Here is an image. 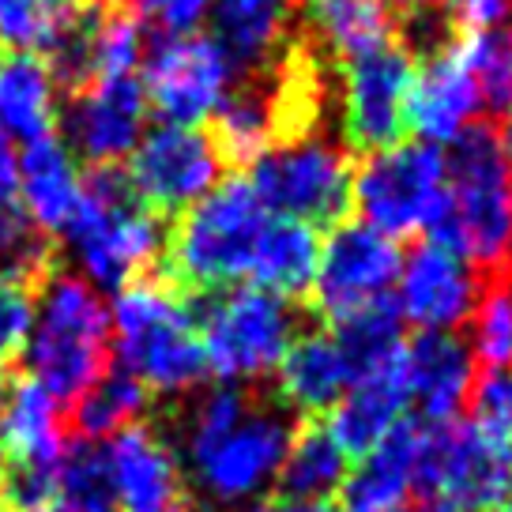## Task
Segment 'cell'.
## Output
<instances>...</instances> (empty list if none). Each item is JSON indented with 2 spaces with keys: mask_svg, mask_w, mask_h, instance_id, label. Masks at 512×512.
Instances as JSON below:
<instances>
[{
  "mask_svg": "<svg viewBox=\"0 0 512 512\" xmlns=\"http://www.w3.org/2000/svg\"><path fill=\"white\" fill-rule=\"evenodd\" d=\"M245 512H336L328 501H290V497H272V501H253Z\"/></svg>",
  "mask_w": 512,
  "mask_h": 512,
  "instance_id": "43",
  "label": "cell"
},
{
  "mask_svg": "<svg viewBox=\"0 0 512 512\" xmlns=\"http://www.w3.org/2000/svg\"><path fill=\"white\" fill-rule=\"evenodd\" d=\"M0 384H4V366H0Z\"/></svg>",
  "mask_w": 512,
  "mask_h": 512,
  "instance_id": "51",
  "label": "cell"
},
{
  "mask_svg": "<svg viewBox=\"0 0 512 512\" xmlns=\"http://www.w3.org/2000/svg\"><path fill=\"white\" fill-rule=\"evenodd\" d=\"M147 95L140 76H95L72 87L64 106V144L80 162L113 170L147 132Z\"/></svg>",
  "mask_w": 512,
  "mask_h": 512,
  "instance_id": "15",
  "label": "cell"
},
{
  "mask_svg": "<svg viewBox=\"0 0 512 512\" xmlns=\"http://www.w3.org/2000/svg\"><path fill=\"white\" fill-rule=\"evenodd\" d=\"M42 512H64L61 505H49V509H42Z\"/></svg>",
  "mask_w": 512,
  "mask_h": 512,
  "instance_id": "49",
  "label": "cell"
},
{
  "mask_svg": "<svg viewBox=\"0 0 512 512\" xmlns=\"http://www.w3.org/2000/svg\"><path fill=\"white\" fill-rule=\"evenodd\" d=\"M512 490V441L475 422H426L415 497L448 512H490Z\"/></svg>",
  "mask_w": 512,
  "mask_h": 512,
  "instance_id": "9",
  "label": "cell"
},
{
  "mask_svg": "<svg viewBox=\"0 0 512 512\" xmlns=\"http://www.w3.org/2000/svg\"><path fill=\"white\" fill-rule=\"evenodd\" d=\"M418 441H422V422L400 418L377 445L362 452V464L347 471V479L339 486L343 512L403 509V501L415 494Z\"/></svg>",
  "mask_w": 512,
  "mask_h": 512,
  "instance_id": "21",
  "label": "cell"
},
{
  "mask_svg": "<svg viewBox=\"0 0 512 512\" xmlns=\"http://www.w3.org/2000/svg\"><path fill=\"white\" fill-rule=\"evenodd\" d=\"M486 275L437 241H422L415 253L403 256L396 279V309L418 332H460L475 313Z\"/></svg>",
  "mask_w": 512,
  "mask_h": 512,
  "instance_id": "16",
  "label": "cell"
},
{
  "mask_svg": "<svg viewBox=\"0 0 512 512\" xmlns=\"http://www.w3.org/2000/svg\"><path fill=\"white\" fill-rule=\"evenodd\" d=\"M400 241L373 230L369 223H332L328 238L320 241L317 275H313V313L324 320H339L384 302L400 279Z\"/></svg>",
  "mask_w": 512,
  "mask_h": 512,
  "instance_id": "13",
  "label": "cell"
},
{
  "mask_svg": "<svg viewBox=\"0 0 512 512\" xmlns=\"http://www.w3.org/2000/svg\"><path fill=\"white\" fill-rule=\"evenodd\" d=\"M83 185L87 177L72 147L64 144V136L46 132L31 144H23L16 159V189L38 234H61L80 208Z\"/></svg>",
  "mask_w": 512,
  "mask_h": 512,
  "instance_id": "20",
  "label": "cell"
},
{
  "mask_svg": "<svg viewBox=\"0 0 512 512\" xmlns=\"http://www.w3.org/2000/svg\"><path fill=\"white\" fill-rule=\"evenodd\" d=\"M388 8H403V12H422L430 0H384Z\"/></svg>",
  "mask_w": 512,
  "mask_h": 512,
  "instance_id": "44",
  "label": "cell"
},
{
  "mask_svg": "<svg viewBox=\"0 0 512 512\" xmlns=\"http://www.w3.org/2000/svg\"><path fill=\"white\" fill-rule=\"evenodd\" d=\"M501 283H505V290H509V298H512V260L505 264V272H501Z\"/></svg>",
  "mask_w": 512,
  "mask_h": 512,
  "instance_id": "47",
  "label": "cell"
},
{
  "mask_svg": "<svg viewBox=\"0 0 512 512\" xmlns=\"http://www.w3.org/2000/svg\"><path fill=\"white\" fill-rule=\"evenodd\" d=\"M76 275L95 290L136 283L166 249L162 215L132 192L128 177L98 170L87 177L80 208L61 230Z\"/></svg>",
  "mask_w": 512,
  "mask_h": 512,
  "instance_id": "5",
  "label": "cell"
},
{
  "mask_svg": "<svg viewBox=\"0 0 512 512\" xmlns=\"http://www.w3.org/2000/svg\"><path fill=\"white\" fill-rule=\"evenodd\" d=\"M174 512H211L208 505H177Z\"/></svg>",
  "mask_w": 512,
  "mask_h": 512,
  "instance_id": "48",
  "label": "cell"
},
{
  "mask_svg": "<svg viewBox=\"0 0 512 512\" xmlns=\"http://www.w3.org/2000/svg\"><path fill=\"white\" fill-rule=\"evenodd\" d=\"M467 347L482 369L512 366V298L501 275L486 283L475 313L467 317Z\"/></svg>",
  "mask_w": 512,
  "mask_h": 512,
  "instance_id": "36",
  "label": "cell"
},
{
  "mask_svg": "<svg viewBox=\"0 0 512 512\" xmlns=\"http://www.w3.org/2000/svg\"><path fill=\"white\" fill-rule=\"evenodd\" d=\"M215 147L230 162H256L283 132V102L272 87H234L223 98V106L215 110Z\"/></svg>",
  "mask_w": 512,
  "mask_h": 512,
  "instance_id": "29",
  "label": "cell"
},
{
  "mask_svg": "<svg viewBox=\"0 0 512 512\" xmlns=\"http://www.w3.org/2000/svg\"><path fill=\"white\" fill-rule=\"evenodd\" d=\"M264 223L268 211L245 177L219 181L208 196L181 211L174 234H166V283L215 294L245 279Z\"/></svg>",
  "mask_w": 512,
  "mask_h": 512,
  "instance_id": "6",
  "label": "cell"
},
{
  "mask_svg": "<svg viewBox=\"0 0 512 512\" xmlns=\"http://www.w3.org/2000/svg\"><path fill=\"white\" fill-rule=\"evenodd\" d=\"M426 512H448V509H441V505H430V509H426Z\"/></svg>",
  "mask_w": 512,
  "mask_h": 512,
  "instance_id": "50",
  "label": "cell"
},
{
  "mask_svg": "<svg viewBox=\"0 0 512 512\" xmlns=\"http://www.w3.org/2000/svg\"><path fill=\"white\" fill-rule=\"evenodd\" d=\"M328 332H332L343 362L351 369V381H362L377 369H388L403 351V317L396 302H388V298L332 320Z\"/></svg>",
  "mask_w": 512,
  "mask_h": 512,
  "instance_id": "31",
  "label": "cell"
},
{
  "mask_svg": "<svg viewBox=\"0 0 512 512\" xmlns=\"http://www.w3.org/2000/svg\"><path fill=\"white\" fill-rule=\"evenodd\" d=\"M275 373H279L275 396L287 403L298 418H317L324 411H332L339 396L354 384L336 339L324 328L302 332L294 339Z\"/></svg>",
  "mask_w": 512,
  "mask_h": 512,
  "instance_id": "22",
  "label": "cell"
},
{
  "mask_svg": "<svg viewBox=\"0 0 512 512\" xmlns=\"http://www.w3.org/2000/svg\"><path fill=\"white\" fill-rule=\"evenodd\" d=\"M305 27L339 61L396 38V19L384 0H305Z\"/></svg>",
  "mask_w": 512,
  "mask_h": 512,
  "instance_id": "30",
  "label": "cell"
},
{
  "mask_svg": "<svg viewBox=\"0 0 512 512\" xmlns=\"http://www.w3.org/2000/svg\"><path fill=\"white\" fill-rule=\"evenodd\" d=\"M298 415L268 384H219L181 400L174 433L185 482L215 509H245L275 486Z\"/></svg>",
  "mask_w": 512,
  "mask_h": 512,
  "instance_id": "1",
  "label": "cell"
},
{
  "mask_svg": "<svg viewBox=\"0 0 512 512\" xmlns=\"http://www.w3.org/2000/svg\"><path fill=\"white\" fill-rule=\"evenodd\" d=\"M23 362L57 403L80 400L110 369V309L76 272H53L38 283Z\"/></svg>",
  "mask_w": 512,
  "mask_h": 512,
  "instance_id": "4",
  "label": "cell"
},
{
  "mask_svg": "<svg viewBox=\"0 0 512 512\" xmlns=\"http://www.w3.org/2000/svg\"><path fill=\"white\" fill-rule=\"evenodd\" d=\"M347 460L351 456L332 437L328 422L298 418L283 467L275 475L279 497H290V501H328V497H336L343 479H347Z\"/></svg>",
  "mask_w": 512,
  "mask_h": 512,
  "instance_id": "28",
  "label": "cell"
},
{
  "mask_svg": "<svg viewBox=\"0 0 512 512\" xmlns=\"http://www.w3.org/2000/svg\"><path fill=\"white\" fill-rule=\"evenodd\" d=\"M72 0H0V42L16 53H46Z\"/></svg>",
  "mask_w": 512,
  "mask_h": 512,
  "instance_id": "38",
  "label": "cell"
},
{
  "mask_svg": "<svg viewBox=\"0 0 512 512\" xmlns=\"http://www.w3.org/2000/svg\"><path fill=\"white\" fill-rule=\"evenodd\" d=\"M147 42L140 19L125 8L102 4L91 42V80L95 76H132L144 64Z\"/></svg>",
  "mask_w": 512,
  "mask_h": 512,
  "instance_id": "37",
  "label": "cell"
},
{
  "mask_svg": "<svg viewBox=\"0 0 512 512\" xmlns=\"http://www.w3.org/2000/svg\"><path fill=\"white\" fill-rule=\"evenodd\" d=\"M437 241L497 279L512 260V162L490 125L460 132L445 155V196L426 226Z\"/></svg>",
  "mask_w": 512,
  "mask_h": 512,
  "instance_id": "2",
  "label": "cell"
},
{
  "mask_svg": "<svg viewBox=\"0 0 512 512\" xmlns=\"http://www.w3.org/2000/svg\"><path fill=\"white\" fill-rule=\"evenodd\" d=\"M132 4L162 34H196V27L208 23L215 0H132Z\"/></svg>",
  "mask_w": 512,
  "mask_h": 512,
  "instance_id": "41",
  "label": "cell"
},
{
  "mask_svg": "<svg viewBox=\"0 0 512 512\" xmlns=\"http://www.w3.org/2000/svg\"><path fill=\"white\" fill-rule=\"evenodd\" d=\"M317 256V226L294 223V219H268L253 249V264H249L253 287L272 290L287 302H302L309 298L313 275H317Z\"/></svg>",
  "mask_w": 512,
  "mask_h": 512,
  "instance_id": "26",
  "label": "cell"
},
{
  "mask_svg": "<svg viewBox=\"0 0 512 512\" xmlns=\"http://www.w3.org/2000/svg\"><path fill=\"white\" fill-rule=\"evenodd\" d=\"M4 471H8V448L0 441V486H4Z\"/></svg>",
  "mask_w": 512,
  "mask_h": 512,
  "instance_id": "46",
  "label": "cell"
},
{
  "mask_svg": "<svg viewBox=\"0 0 512 512\" xmlns=\"http://www.w3.org/2000/svg\"><path fill=\"white\" fill-rule=\"evenodd\" d=\"M102 452L117 512H174L185 505V471L159 426L132 422L113 433Z\"/></svg>",
  "mask_w": 512,
  "mask_h": 512,
  "instance_id": "17",
  "label": "cell"
},
{
  "mask_svg": "<svg viewBox=\"0 0 512 512\" xmlns=\"http://www.w3.org/2000/svg\"><path fill=\"white\" fill-rule=\"evenodd\" d=\"M57 505L64 512H117L113 509L110 471H106V452L95 441H80L76 448H64Z\"/></svg>",
  "mask_w": 512,
  "mask_h": 512,
  "instance_id": "35",
  "label": "cell"
},
{
  "mask_svg": "<svg viewBox=\"0 0 512 512\" xmlns=\"http://www.w3.org/2000/svg\"><path fill=\"white\" fill-rule=\"evenodd\" d=\"M302 324L298 305L264 287L215 294L196 313L208 373L223 384H268L290 343L302 336Z\"/></svg>",
  "mask_w": 512,
  "mask_h": 512,
  "instance_id": "7",
  "label": "cell"
},
{
  "mask_svg": "<svg viewBox=\"0 0 512 512\" xmlns=\"http://www.w3.org/2000/svg\"><path fill=\"white\" fill-rule=\"evenodd\" d=\"M68 407H72L68 422H72L76 437L80 441H102V437H113V433L132 426V422H144L151 396L132 373L117 366L106 369L80 400H72Z\"/></svg>",
  "mask_w": 512,
  "mask_h": 512,
  "instance_id": "32",
  "label": "cell"
},
{
  "mask_svg": "<svg viewBox=\"0 0 512 512\" xmlns=\"http://www.w3.org/2000/svg\"><path fill=\"white\" fill-rule=\"evenodd\" d=\"M415 53L403 42H384L366 53L343 57L336 87V113L343 147L377 151L403 140L407 95L415 83Z\"/></svg>",
  "mask_w": 512,
  "mask_h": 512,
  "instance_id": "11",
  "label": "cell"
},
{
  "mask_svg": "<svg viewBox=\"0 0 512 512\" xmlns=\"http://www.w3.org/2000/svg\"><path fill=\"white\" fill-rule=\"evenodd\" d=\"M279 4H290V0H279Z\"/></svg>",
  "mask_w": 512,
  "mask_h": 512,
  "instance_id": "53",
  "label": "cell"
},
{
  "mask_svg": "<svg viewBox=\"0 0 512 512\" xmlns=\"http://www.w3.org/2000/svg\"><path fill=\"white\" fill-rule=\"evenodd\" d=\"M490 512H512V490H509L505 497H501V501H497V505H494Z\"/></svg>",
  "mask_w": 512,
  "mask_h": 512,
  "instance_id": "45",
  "label": "cell"
},
{
  "mask_svg": "<svg viewBox=\"0 0 512 512\" xmlns=\"http://www.w3.org/2000/svg\"><path fill=\"white\" fill-rule=\"evenodd\" d=\"M245 177L260 204L275 219L305 226H332L351 204V155L343 140L317 128H298L287 140H275Z\"/></svg>",
  "mask_w": 512,
  "mask_h": 512,
  "instance_id": "8",
  "label": "cell"
},
{
  "mask_svg": "<svg viewBox=\"0 0 512 512\" xmlns=\"http://www.w3.org/2000/svg\"><path fill=\"white\" fill-rule=\"evenodd\" d=\"M238 68L230 64L211 34H162L144 53L147 106L166 125L200 128L215 117L223 98L234 91Z\"/></svg>",
  "mask_w": 512,
  "mask_h": 512,
  "instance_id": "12",
  "label": "cell"
},
{
  "mask_svg": "<svg viewBox=\"0 0 512 512\" xmlns=\"http://www.w3.org/2000/svg\"><path fill=\"white\" fill-rule=\"evenodd\" d=\"M467 76L482 98V113H505L512 106V19H501L494 27L464 31L460 42H452Z\"/></svg>",
  "mask_w": 512,
  "mask_h": 512,
  "instance_id": "34",
  "label": "cell"
},
{
  "mask_svg": "<svg viewBox=\"0 0 512 512\" xmlns=\"http://www.w3.org/2000/svg\"><path fill=\"white\" fill-rule=\"evenodd\" d=\"M34 294H38V283L12 268H0V366L23 351L34 317Z\"/></svg>",
  "mask_w": 512,
  "mask_h": 512,
  "instance_id": "39",
  "label": "cell"
},
{
  "mask_svg": "<svg viewBox=\"0 0 512 512\" xmlns=\"http://www.w3.org/2000/svg\"><path fill=\"white\" fill-rule=\"evenodd\" d=\"M0 441L8 460H61L64 418L61 403L34 377H19L0 392Z\"/></svg>",
  "mask_w": 512,
  "mask_h": 512,
  "instance_id": "27",
  "label": "cell"
},
{
  "mask_svg": "<svg viewBox=\"0 0 512 512\" xmlns=\"http://www.w3.org/2000/svg\"><path fill=\"white\" fill-rule=\"evenodd\" d=\"M125 177L151 211L177 215L223 181V155L208 132L159 121L132 147Z\"/></svg>",
  "mask_w": 512,
  "mask_h": 512,
  "instance_id": "14",
  "label": "cell"
},
{
  "mask_svg": "<svg viewBox=\"0 0 512 512\" xmlns=\"http://www.w3.org/2000/svg\"><path fill=\"white\" fill-rule=\"evenodd\" d=\"M482 98L467 76L456 46H433L407 95V128H415L426 144H452L460 132L479 125Z\"/></svg>",
  "mask_w": 512,
  "mask_h": 512,
  "instance_id": "19",
  "label": "cell"
},
{
  "mask_svg": "<svg viewBox=\"0 0 512 512\" xmlns=\"http://www.w3.org/2000/svg\"><path fill=\"white\" fill-rule=\"evenodd\" d=\"M445 196V151L426 140H396L366 151L351 170V204L362 223L388 238L426 234Z\"/></svg>",
  "mask_w": 512,
  "mask_h": 512,
  "instance_id": "10",
  "label": "cell"
},
{
  "mask_svg": "<svg viewBox=\"0 0 512 512\" xmlns=\"http://www.w3.org/2000/svg\"><path fill=\"white\" fill-rule=\"evenodd\" d=\"M464 411H471L475 426L512 441V369H479L471 381V392H467Z\"/></svg>",
  "mask_w": 512,
  "mask_h": 512,
  "instance_id": "40",
  "label": "cell"
},
{
  "mask_svg": "<svg viewBox=\"0 0 512 512\" xmlns=\"http://www.w3.org/2000/svg\"><path fill=\"white\" fill-rule=\"evenodd\" d=\"M403 411H407V392H403L400 358H396L388 369H377L362 381H354L339 396L328 430L347 456H362L400 422Z\"/></svg>",
  "mask_w": 512,
  "mask_h": 512,
  "instance_id": "25",
  "label": "cell"
},
{
  "mask_svg": "<svg viewBox=\"0 0 512 512\" xmlns=\"http://www.w3.org/2000/svg\"><path fill=\"white\" fill-rule=\"evenodd\" d=\"M388 512H407V509H388Z\"/></svg>",
  "mask_w": 512,
  "mask_h": 512,
  "instance_id": "52",
  "label": "cell"
},
{
  "mask_svg": "<svg viewBox=\"0 0 512 512\" xmlns=\"http://www.w3.org/2000/svg\"><path fill=\"white\" fill-rule=\"evenodd\" d=\"M57 76L38 53H8L0 57V147L31 144L53 132L57 102H61Z\"/></svg>",
  "mask_w": 512,
  "mask_h": 512,
  "instance_id": "24",
  "label": "cell"
},
{
  "mask_svg": "<svg viewBox=\"0 0 512 512\" xmlns=\"http://www.w3.org/2000/svg\"><path fill=\"white\" fill-rule=\"evenodd\" d=\"M110 347L125 373L155 400H189L208 381V358L196 309L174 283L136 279L117 290L110 309Z\"/></svg>",
  "mask_w": 512,
  "mask_h": 512,
  "instance_id": "3",
  "label": "cell"
},
{
  "mask_svg": "<svg viewBox=\"0 0 512 512\" xmlns=\"http://www.w3.org/2000/svg\"><path fill=\"white\" fill-rule=\"evenodd\" d=\"M211 38L238 72L272 68L290 42V4L279 0H215Z\"/></svg>",
  "mask_w": 512,
  "mask_h": 512,
  "instance_id": "23",
  "label": "cell"
},
{
  "mask_svg": "<svg viewBox=\"0 0 512 512\" xmlns=\"http://www.w3.org/2000/svg\"><path fill=\"white\" fill-rule=\"evenodd\" d=\"M0 268L27 275L31 283H42L53 272L49 245L23 211L16 189V159L8 155V147H0Z\"/></svg>",
  "mask_w": 512,
  "mask_h": 512,
  "instance_id": "33",
  "label": "cell"
},
{
  "mask_svg": "<svg viewBox=\"0 0 512 512\" xmlns=\"http://www.w3.org/2000/svg\"><path fill=\"white\" fill-rule=\"evenodd\" d=\"M445 16L464 27V31H479V27H494L501 19L512 16V0H441Z\"/></svg>",
  "mask_w": 512,
  "mask_h": 512,
  "instance_id": "42",
  "label": "cell"
},
{
  "mask_svg": "<svg viewBox=\"0 0 512 512\" xmlns=\"http://www.w3.org/2000/svg\"><path fill=\"white\" fill-rule=\"evenodd\" d=\"M475 354L464 332H418L400 351V377L418 422H452L467 407Z\"/></svg>",
  "mask_w": 512,
  "mask_h": 512,
  "instance_id": "18",
  "label": "cell"
}]
</instances>
